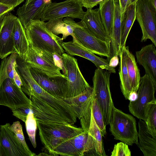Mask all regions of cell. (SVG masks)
<instances>
[{"label":"cell","instance_id":"1","mask_svg":"<svg viewBox=\"0 0 156 156\" xmlns=\"http://www.w3.org/2000/svg\"><path fill=\"white\" fill-rule=\"evenodd\" d=\"M25 29L30 45L34 49L60 55L65 53L62 46L63 40L47 30L44 21L31 20Z\"/></svg>","mask_w":156,"mask_h":156},{"label":"cell","instance_id":"2","mask_svg":"<svg viewBox=\"0 0 156 156\" xmlns=\"http://www.w3.org/2000/svg\"><path fill=\"white\" fill-rule=\"evenodd\" d=\"M109 130L114 139L128 145L138 144V132L135 119L116 108H113L110 119Z\"/></svg>","mask_w":156,"mask_h":156},{"label":"cell","instance_id":"3","mask_svg":"<svg viewBox=\"0 0 156 156\" xmlns=\"http://www.w3.org/2000/svg\"><path fill=\"white\" fill-rule=\"evenodd\" d=\"M111 73L106 70L97 68L92 80L93 95L100 108L106 126L109 124L112 110L114 106L110 89Z\"/></svg>","mask_w":156,"mask_h":156},{"label":"cell","instance_id":"4","mask_svg":"<svg viewBox=\"0 0 156 156\" xmlns=\"http://www.w3.org/2000/svg\"><path fill=\"white\" fill-rule=\"evenodd\" d=\"M136 15L142 31L141 42L149 39L156 47V9L149 0H138Z\"/></svg>","mask_w":156,"mask_h":156},{"label":"cell","instance_id":"5","mask_svg":"<svg viewBox=\"0 0 156 156\" xmlns=\"http://www.w3.org/2000/svg\"><path fill=\"white\" fill-rule=\"evenodd\" d=\"M156 90V85L148 75L145 74L141 77L137 98L134 101H130L129 105L130 112L137 118L145 121L148 105L156 101L154 96Z\"/></svg>","mask_w":156,"mask_h":156},{"label":"cell","instance_id":"6","mask_svg":"<svg viewBox=\"0 0 156 156\" xmlns=\"http://www.w3.org/2000/svg\"><path fill=\"white\" fill-rule=\"evenodd\" d=\"M66 70L63 74L67 78L68 94L67 98L77 96L90 86L80 71L77 60L73 56L64 53L62 55Z\"/></svg>","mask_w":156,"mask_h":156},{"label":"cell","instance_id":"7","mask_svg":"<svg viewBox=\"0 0 156 156\" xmlns=\"http://www.w3.org/2000/svg\"><path fill=\"white\" fill-rule=\"evenodd\" d=\"M85 13L78 0H66L58 3L51 2L44 9L40 20L44 22L64 17L82 20Z\"/></svg>","mask_w":156,"mask_h":156},{"label":"cell","instance_id":"8","mask_svg":"<svg viewBox=\"0 0 156 156\" xmlns=\"http://www.w3.org/2000/svg\"><path fill=\"white\" fill-rule=\"evenodd\" d=\"M28 65L31 75L43 89L58 98H67V79L63 74L61 76H49L38 69Z\"/></svg>","mask_w":156,"mask_h":156},{"label":"cell","instance_id":"9","mask_svg":"<svg viewBox=\"0 0 156 156\" xmlns=\"http://www.w3.org/2000/svg\"><path fill=\"white\" fill-rule=\"evenodd\" d=\"M30 101L14 80L7 78L0 84V105L7 107L11 110L30 105Z\"/></svg>","mask_w":156,"mask_h":156},{"label":"cell","instance_id":"10","mask_svg":"<svg viewBox=\"0 0 156 156\" xmlns=\"http://www.w3.org/2000/svg\"><path fill=\"white\" fill-rule=\"evenodd\" d=\"M73 42L90 52L101 56L109 57V44L90 33L85 27L75 29Z\"/></svg>","mask_w":156,"mask_h":156},{"label":"cell","instance_id":"11","mask_svg":"<svg viewBox=\"0 0 156 156\" xmlns=\"http://www.w3.org/2000/svg\"><path fill=\"white\" fill-rule=\"evenodd\" d=\"M93 92V87L90 86L77 96L63 98L70 106L76 118L82 123H88L90 120Z\"/></svg>","mask_w":156,"mask_h":156},{"label":"cell","instance_id":"12","mask_svg":"<svg viewBox=\"0 0 156 156\" xmlns=\"http://www.w3.org/2000/svg\"><path fill=\"white\" fill-rule=\"evenodd\" d=\"M40 136L69 139L82 133V128L69 124L47 123L37 122Z\"/></svg>","mask_w":156,"mask_h":156},{"label":"cell","instance_id":"13","mask_svg":"<svg viewBox=\"0 0 156 156\" xmlns=\"http://www.w3.org/2000/svg\"><path fill=\"white\" fill-rule=\"evenodd\" d=\"M24 60L29 65L41 71L49 76L63 75L61 69L54 62L41 51L36 50L30 45Z\"/></svg>","mask_w":156,"mask_h":156},{"label":"cell","instance_id":"14","mask_svg":"<svg viewBox=\"0 0 156 156\" xmlns=\"http://www.w3.org/2000/svg\"><path fill=\"white\" fill-rule=\"evenodd\" d=\"M17 17L11 13L3 16L0 21V58L3 59L16 53L12 33Z\"/></svg>","mask_w":156,"mask_h":156},{"label":"cell","instance_id":"15","mask_svg":"<svg viewBox=\"0 0 156 156\" xmlns=\"http://www.w3.org/2000/svg\"><path fill=\"white\" fill-rule=\"evenodd\" d=\"M10 124L0 126V139L6 156H34L36 154L26 149L9 129Z\"/></svg>","mask_w":156,"mask_h":156},{"label":"cell","instance_id":"16","mask_svg":"<svg viewBox=\"0 0 156 156\" xmlns=\"http://www.w3.org/2000/svg\"><path fill=\"white\" fill-rule=\"evenodd\" d=\"M51 0H26L17 11L18 18L25 29L30 21L40 20L44 9Z\"/></svg>","mask_w":156,"mask_h":156},{"label":"cell","instance_id":"17","mask_svg":"<svg viewBox=\"0 0 156 156\" xmlns=\"http://www.w3.org/2000/svg\"><path fill=\"white\" fill-rule=\"evenodd\" d=\"M87 135V132L83 131L80 134L64 141L53 149L52 156H84Z\"/></svg>","mask_w":156,"mask_h":156},{"label":"cell","instance_id":"18","mask_svg":"<svg viewBox=\"0 0 156 156\" xmlns=\"http://www.w3.org/2000/svg\"><path fill=\"white\" fill-rule=\"evenodd\" d=\"M87 137L84 155L105 156L102 136L94 120L91 109L90 122L87 130Z\"/></svg>","mask_w":156,"mask_h":156},{"label":"cell","instance_id":"19","mask_svg":"<svg viewBox=\"0 0 156 156\" xmlns=\"http://www.w3.org/2000/svg\"><path fill=\"white\" fill-rule=\"evenodd\" d=\"M62 46L67 54L71 56L81 57L91 62L97 68L106 70L111 73H115V68L109 66L107 59L98 57L95 54L74 44L72 41L68 42L63 41Z\"/></svg>","mask_w":156,"mask_h":156},{"label":"cell","instance_id":"20","mask_svg":"<svg viewBox=\"0 0 156 156\" xmlns=\"http://www.w3.org/2000/svg\"><path fill=\"white\" fill-rule=\"evenodd\" d=\"M46 28L50 32L56 36L59 34L62 35V39H66L69 36L73 37L75 29L78 27H85L84 23L81 20L76 23L73 19L65 17L54 19L45 23Z\"/></svg>","mask_w":156,"mask_h":156},{"label":"cell","instance_id":"21","mask_svg":"<svg viewBox=\"0 0 156 156\" xmlns=\"http://www.w3.org/2000/svg\"><path fill=\"white\" fill-rule=\"evenodd\" d=\"M155 46L149 44L136 52L137 62L144 68L146 74L156 85V50Z\"/></svg>","mask_w":156,"mask_h":156},{"label":"cell","instance_id":"22","mask_svg":"<svg viewBox=\"0 0 156 156\" xmlns=\"http://www.w3.org/2000/svg\"><path fill=\"white\" fill-rule=\"evenodd\" d=\"M88 31L97 38L109 44V38L102 21L99 8L88 9L81 20Z\"/></svg>","mask_w":156,"mask_h":156},{"label":"cell","instance_id":"23","mask_svg":"<svg viewBox=\"0 0 156 156\" xmlns=\"http://www.w3.org/2000/svg\"><path fill=\"white\" fill-rule=\"evenodd\" d=\"M138 126V147L144 156H156V136L153 135L144 120L140 119Z\"/></svg>","mask_w":156,"mask_h":156},{"label":"cell","instance_id":"24","mask_svg":"<svg viewBox=\"0 0 156 156\" xmlns=\"http://www.w3.org/2000/svg\"><path fill=\"white\" fill-rule=\"evenodd\" d=\"M114 3V13L112 30L109 44V57L108 62L115 55H119L120 51L121 16L119 0H112Z\"/></svg>","mask_w":156,"mask_h":156},{"label":"cell","instance_id":"25","mask_svg":"<svg viewBox=\"0 0 156 156\" xmlns=\"http://www.w3.org/2000/svg\"><path fill=\"white\" fill-rule=\"evenodd\" d=\"M12 35L15 52L20 58L24 59L30 44L27 38L25 29L17 17L15 22Z\"/></svg>","mask_w":156,"mask_h":156},{"label":"cell","instance_id":"26","mask_svg":"<svg viewBox=\"0 0 156 156\" xmlns=\"http://www.w3.org/2000/svg\"><path fill=\"white\" fill-rule=\"evenodd\" d=\"M128 46H124L119 52V75L121 91L125 99H128L129 94L132 92L126 65V56Z\"/></svg>","mask_w":156,"mask_h":156},{"label":"cell","instance_id":"27","mask_svg":"<svg viewBox=\"0 0 156 156\" xmlns=\"http://www.w3.org/2000/svg\"><path fill=\"white\" fill-rule=\"evenodd\" d=\"M99 4L101 18L110 41L112 33L114 17L113 2L112 0H104Z\"/></svg>","mask_w":156,"mask_h":156},{"label":"cell","instance_id":"28","mask_svg":"<svg viewBox=\"0 0 156 156\" xmlns=\"http://www.w3.org/2000/svg\"><path fill=\"white\" fill-rule=\"evenodd\" d=\"M136 3L129 5L121 20L120 49L126 46L128 36L136 19Z\"/></svg>","mask_w":156,"mask_h":156},{"label":"cell","instance_id":"29","mask_svg":"<svg viewBox=\"0 0 156 156\" xmlns=\"http://www.w3.org/2000/svg\"><path fill=\"white\" fill-rule=\"evenodd\" d=\"M126 65L132 92H137L141 78L140 70L134 56L129 51V48L127 52Z\"/></svg>","mask_w":156,"mask_h":156},{"label":"cell","instance_id":"30","mask_svg":"<svg viewBox=\"0 0 156 156\" xmlns=\"http://www.w3.org/2000/svg\"><path fill=\"white\" fill-rule=\"evenodd\" d=\"M18 55L16 53H12L2 61L0 67V84L7 78L13 80L14 66Z\"/></svg>","mask_w":156,"mask_h":156},{"label":"cell","instance_id":"31","mask_svg":"<svg viewBox=\"0 0 156 156\" xmlns=\"http://www.w3.org/2000/svg\"><path fill=\"white\" fill-rule=\"evenodd\" d=\"M92 112L95 122L100 130L102 137L106 133V126L103 115L96 98L93 96L92 102Z\"/></svg>","mask_w":156,"mask_h":156},{"label":"cell","instance_id":"32","mask_svg":"<svg viewBox=\"0 0 156 156\" xmlns=\"http://www.w3.org/2000/svg\"><path fill=\"white\" fill-rule=\"evenodd\" d=\"M144 121L153 135L156 136V101L148 105Z\"/></svg>","mask_w":156,"mask_h":156},{"label":"cell","instance_id":"33","mask_svg":"<svg viewBox=\"0 0 156 156\" xmlns=\"http://www.w3.org/2000/svg\"><path fill=\"white\" fill-rule=\"evenodd\" d=\"M25 123L29 140L33 147L36 148L37 146L36 132L37 126L36 120L32 112H30L28 115Z\"/></svg>","mask_w":156,"mask_h":156},{"label":"cell","instance_id":"34","mask_svg":"<svg viewBox=\"0 0 156 156\" xmlns=\"http://www.w3.org/2000/svg\"><path fill=\"white\" fill-rule=\"evenodd\" d=\"M9 128L14 133L19 142L28 151L31 152L26 143L22 127L20 122L19 121L14 122L12 125L9 124Z\"/></svg>","mask_w":156,"mask_h":156},{"label":"cell","instance_id":"35","mask_svg":"<svg viewBox=\"0 0 156 156\" xmlns=\"http://www.w3.org/2000/svg\"><path fill=\"white\" fill-rule=\"evenodd\" d=\"M111 156H131V152L128 145L121 142L115 145Z\"/></svg>","mask_w":156,"mask_h":156},{"label":"cell","instance_id":"36","mask_svg":"<svg viewBox=\"0 0 156 156\" xmlns=\"http://www.w3.org/2000/svg\"><path fill=\"white\" fill-rule=\"evenodd\" d=\"M12 111L13 115L25 122L28 115L32 111L29 105L21 106Z\"/></svg>","mask_w":156,"mask_h":156},{"label":"cell","instance_id":"37","mask_svg":"<svg viewBox=\"0 0 156 156\" xmlns=\"http://www.w3.org/2000/svg\"><path fill=\"white\" fill-rule=\"evenodd\" d=\"M82 6L88 9H92L104 0H78Z\"/></svg>","mask_w":156,"mask_h":156},{"label":"cell","instance_id":"38","mask_svg":"<svg viewBox=\"0 0 156 156\" xmlns=\"http://www.w3.org/2000/svg\"><path fill=\"white\" fill-rule=\"evenodd\" d=\"M24 1V0H0V3L14 8Z\"/></svg>","mask_w":156,"mask_h":156},{"label":"cell","instance_id":"39","mask_svg":"<svg viewBox=\"0 0 156 156\" xmlns=\"http://www.w3.org/2000/svg\"><path fill=\"white\" fill-rule=\"evenodd\" d=\"M120 5L121 20L123 18L125 12L128 7V0H119Z\"/></svg>","mask_w":156,"mask_h":156},{"label":"cell","instance_id":"40","mask_svg":"<svg viewBox=\"0 0 156 156\" xmlns=\"http://www.w3.org/2000/svg\"><path fill=\"white\" fill-rule=\"evenodd\" d=\"M14 9L13 7L8 6L0 3V16L8 13Z\"/></svg>","mask_w":156,"mask_h":156},{"label":"cell","instance_id":"41","mask_svg":"<svg viewBox=\"0 0 156 156\" xmlns=\"http://www.w3.org/2000/svg\"><path fill=\"white\" fill-rule=\"evenodd\" d=\"M119 63L118 56L115 55L112 57L108 61L109 65L112 67L115 68Z\"/></svg>","mask_w":156,"mask_h":156},{"label":"cell","instance_id":"42","mask_svg":"<svg viewBox=\"0 0 156 156\" xmlns=\"http://www.w3.org/2000/svg\"><path fill=\"white\" fill-rule=\"evenodd\" d=\"M13 80L17 85L21 88L22 83L20 77L17 72L15 68L14 72Z\"/></svg>","mask_w":156,"mask_h":156},{"label":"cell","instance_id":"43","mask_svg":"<svg viewBox=\"0 0 156 156\" xmlns=\"http://www.w3.org/2000/svg\"><path fill=\"white\" fill-rule=\"evenodd\" d=\"M137 98V92L134 91L131 92L129 95L128 100L130 101H135Z\"/></svg>","mask_w":156,"mask_h":156},{"label":"cell","instance_id":"44","mask_svg":"<svg viewBox=\"0 0 156 156\" xmlns=\"http://www.w3.org/2000/svg\"><path fill=\"white\" fill-rule=\"evenodd\" d=\"M0 156H6L3 148L0 139Z\"/></svg>","mask_w":156,"mask_h":156},{"label":"cell","instance_id":"45","mask_svg":"<svg viewBox=\"0 0 156 156\" xmlns=\"http://www.w3.org/2000/svg\"><path fill=\"white\" fill-rule=\"evenodd\" d=\"M149 1L153 7L156 9V0H149Z\"/></svg>","mask_w":156,"mask_h":156},{"label":"cell","instance_id":"46","mask_svg":"<svg viewBox=\"0 0 156 156\" xmlns=\"http://www.w3.org/2000/svg\"><path fill=\"white\" fill-rule=\"evenodd\" d=\"M138 0H128V6L129 5L136 3Z\"/></svg>","mask_w":156,"mask_h":156},{"label":"cell","instance_id":"47","mask_svg":"<svg viewBox=\"0 0 156 156\" xmlns=\"http://www.w3.org/2000/svg\"><path fill=\"white\" fill-rule=\"evenodd\" d=\"M37 155V156H48V155L51 156L49 154H48L47 153H45V152H42V153H40L39 154H38L37 155Z\"/></svg>","mask_w":156,"mask_h":156},{"label":"cell","instance_id":"48","mask_svg":"<svg viewBox=\"0 0 156 156\" xmlns=\"http://www.w3.org/2000/svg\"><path fill=\"white\" fill-rule=\"evenodd\" d=\"M2 16H0V20H1V18H2Z\"/></svg>","mask_w":156,"mask_h":156}]
</instances>
